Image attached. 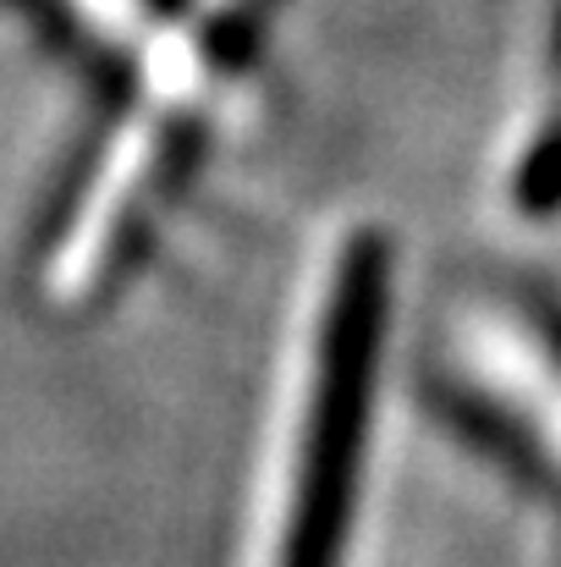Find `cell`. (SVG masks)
Instances as JSON below:
<instances>
[{"label": "cell", "mask_w": 561, "mask_h": 567, "mask_svg": "<svg viewBox=\"0 0 561 567\" xmlns=\"http://www.w3.org/2000/svg\"><path fill=\"white\" fill-rule=\"evenodd\" d=\"M391 315V248L370 226L331 243L309 292L303 342L292 364L287 468L276 502L270 567H336L370 435L374 370Z\"/></svg>", "instance_id": "6da1fadb"}, {"label": "cell", "mask_w": 561, "mask_h": 567, "mask_svg": "<svg viewBox=\"0 0 561 567\" xmlns=\"http://www.w3.org/2000/svg\"><path fill=\"white\" fill-rule=\"evenodd\" d=\"M215 83L220 61L177 33H149L133 50V89L116 105L100 150L66 188L39 254V292L50 309L94 303L100 287L122 270L183 166Z\"/></svg>", "instance_id": "7a4b0ae2"}, {"label": "cell", "mask_w": 561, "mask_h": 567, "mask_svg": "<svg viewBox=\"0 0 561 567\" xmlns=\"http://www.w3.org/2000/svg\"><path fill=\"white\" fill-rule=\"evenodd\" d=\"M507 193H512V204L523 215H557L561 209V17L551 55H546L540 94H534L529 122L518 133V150H512Z\"/></svg>", "instance_id": "3957f363"}, {"label": "cell", "mask_w": 561, "mask_h": 567, "mask_svg": "<svg viewBox=\"0 0 561 567\" xmlns=\"http://www.w3.org/2000/svg\"><path fill=\"white\" fill-rule=\"evenodd\" d=\"M160 11H166L160 0H66V17L89 39H100L105 50H127V55L138 50V39L149 33Z\"/></svg>", "instance_id": "277c9868"}]
</instances>
